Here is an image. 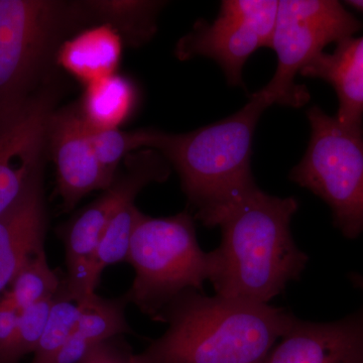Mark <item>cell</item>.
I'll return each instance as SVG.
<instances>
[{"mask_svg":"<svg viewBox=\"0 0 363 363\" xmlns=\"http://www.w3.org/2000/svg\"><path fill=\"white\" fill-rule=\"evenodd\" d=\"M81 310L80 303L57 293L44 334L30 363H52L75 330Z\"/></svg>","mask_w":363,"mask_h":363,"instance_id":"cell-22","label":"cell"},{"mask_svg":"<svg viewBox=\"0 0 363 363\" xmlns=\"http://www.w3.org/2000/svg\"><path fill=\"white\" fill-rule=\"evenodd\" d=\"M52 302L54 298H48L20 311L16 335L6 363H18L26 355L33 354L44 334Z\"/></svg>","mask_w":363,"mask_h":363,"instance_id":"cell-23","label":"cell"},{"mask_svg":"<svg viewBox=\"0 0 363 363\" xmlns=\"http://www.w3.org/2000/svg\"><path fill=\"white\" fill-rule=\"evenodd\" d=\"M47 147L56 167L57 192L63 211L70 212L93 191L111 187L79 104L52 111L48 124Z\"/></svg>","mask_w":363,"mask_h":363,"instance_id":"cell-11","label":"cell"},{"mask_svg":"<svg viewBox=\"0 0 363 363\" xmlns=\"http://www.w3.org/2000/svg\"><path fill=\"white\" fill-rule=\"evenodd\" d=\"M295 197L257 188L222 217L221 243L212 250L211 281L216 295L269 304L298 281L309 257L296 245L291 222Z\"/></svg>","mask_w":363,"mask_h":363,"instance_id":"cell-2","label":"cell"},{"mask_svg":"<svg viewBox=\"0 0 363 363\" xmlns=\"http://www.w3.org/2000/svg\"><path fill=\"white\" fill-rule=\"evenodd\" d=\"M88 21L111 26L131 45L149 42L157 32V16L164 2L135 0L82 1Z\"/></svg>","mask_w":363,"mask_h":363,"instance_id":"cell-18","label":"cell"},{"mask_svg":"<svg viewBox=\"0 0 363 363\" xmlns=\"http://www.w3.org/2000/svg\"><path fill=\"white\" fill-rule=\"evenodd\" d=\"M47 228L42 176L0 215V298L21 267L45 250Z\"/></svg>","mask_w":363,"mask_h":363,"instance_id":"cell-13","label":"cell"},{"mask_svg":"<svg viewBox=\"0 0 363 363\" xmlns=\"http://www.w3.org/2000/svg\"><path fill=\"white\" fill-rule=\"evenodd\" d=\"M362 23L336 0H283L279 1L278 18L272 49L278 56L274 77L260 92L269 104L304 106L310 93L295 82L296 76L332 43L353 37Z\"/></svg>","mask_w":363,"mask_h":363,"instance_id":"cell-7","label":"cell"},{"mask_svg":"<svg viewBox=\"0 0 363 363\" xmlns=\"http://www.w3.org/2000/svg\"><path fill=\"white\" fill-rule=\"evenodd\" d=\"M54 84L0 109V215L43 176L50 117L56 109Z\"/></svg>","mask_w":363,"mask_h":363,"instance_id":"cell-10","label":"cell"},{"mask_svg":"<svg viewBox=\"0 0 363 363\" xmlns=\"http://www.w3.org/2000/svg\"><path fill=\"white\" fill-rule=\"evenodd\" d=\"M143 214L135 201L128 202L107 224L93 257L91 279L95 290L104 269L128 260L131 238Z\"/></svg>","mask_w":363,"mask_h":363,"instance_id":"cell-20","label":"cell"},{"mask_svg":"<svg viewBox=\"0 0 363 363\" xmlns=\"http://www.w3.org/2000/svg\"><path fill=\"white\" fill-rule=\"evenodd\" d=\"M277 0H224L212 23L202 20L177 43L180 61L206 57L218 64L228 85L245 87L243 68L259 48H271Z\"/></svg>","mask_w":363,"mask_h":363,"instance_id":"cell-9","label":"cell"},{"mask_svg":"<svg viewBox=\"0 0 363 363\" xmlns=\"http://www.w3.org/2000/svg\"><path fill=\"white\" fill-rule=\"evenodd\" d=\"M269 106L259 90L217 123L178 135L162 131L156 150L178 172L194 218L208 228L218 226L233 205L259 188L252 171V140Z\"/></svg>","mask_w":363,"mask_h":363,"instance_id":"cell-3","label":"cell"},{"mask_svg":"<svg viewBox=\"0 0 363 363\" xmlns=\"http://www.w3.org/2000/svg\"><path fill=\"white\" fill-rule=\"evenodd\" d=\"M169 176V162L156 150H140L125 159V172L60 230L65 245L67 274L59 293L80 303L96 294L92 285V262L100 238L114 214L149 184Z\"/></svg>","mask_w":363,"mask_h":363,"instance_id":"cell-8","label":"cell"},{"mask_svg":"<svg viewBox=\"0 0 363 363\" xmlns=\"http://www.w3.org/2000/svg\"><path fill=\"white\" fill-rule=\"evenodd\" d=\"M138 92L130 78L119 74L85 86L79 108L91 130H119L133 116Z\"/></svg>","mask_w":363,"mask_h":363,"instance_id":"cell-17","label":"cell"},{"mask_svg":"<svg viewBox=\"0 0 363 363\" xmlns=\"http://www.w3.org/2000/svg\"><path fill=\"white\" fill-rule=\"evenodd\" d=\"M80 304L82 310L75 330L52 363H78L98 344L131 332L124 295L104 298L94 294Z\"/></svg>","mask_w":363,"mask_h":363,"instance_id":"cell-16","label":"cell"},{"mask_svg":"<svg viewBox=\"0 0 363 363\" xmlns=\"http://www.w3.org/2000/svg\"><path fill=\"white\" fill-rule=\"evenodd\" d=\"M300 74L330 84L338 98L336 119L350 130L363 131V35L337 43L333 52H321Z\"/></svg>","mask_w":363,"mask_h":363,"instance_id":"cell-14","label":"cell"},{"mask_svg":"<svg viewBox=\"0 0 363 363\" xmlns=\"http://www.w3.org/2000/svg\"><path fill=\"white\" fill-rule=\"evenodd\" d=\"M133 354L123 336H116L98 344L78 363H131Z\"/></svg>","mask_w":363,"mask_h":363,"instance_id":"cell-24","label":"cell"},{"mask_svg":"<svg viewBox=\"0 0 363 363\" xmlns=\"http://www.w3.org/2000/svg\"><path fill=\"white\" fill-rule=\"evenodd\" d=\"M264 363H363V308L331 322L295 317Z\"/></svg>","mask_w":363,"mask_h":363,"instance_id":"cell-12","label":"cell"},{"mask_svg":"<svg viewBox=\"0 0 363 363\" xmlns=\"http://www.w3.org/2000/svg\"><path fill=\"white\" fill-rule=\"evenodd\" d=\"M88 128V126H87ZM89 130L93 147L105 175L113 183L123 160L143 150H156L161 130L154 128L124 131Z\"/></svg>","mask_w":363,"mask_h":363,"instance_id":"cell-21","label":"cell"},{"mask_svg":"<svg viewBox=\"0 0 363 363\" xmlns=\"http://www.w3.org/2000/svg\"><path fill=\"white\" fill-rule=\"evenodd\" d=\"M345 4L363 14V0H350V1H345Z\"/></svg>","mask_w":363,"mask_h":363,"instance_id":"cell-27","label":"cell"},{"mask_svg":"<svg viewBox=\"0 0 363 363\" xmlns=\"http://www.w3.org/2000/svg\"><path fill=\"white\" fill-rule=\"evenodd\" d=\"M18 314L20 312L13 308L0 302V363H6L16 335Z\"/></svg>","mask_w":363,"mask_h":363,"instance_id":"cell-25","label":"cell"},{"mask_svg":"<svg viewBox=\"0 0 363 363\" xmlns=\"http://www.w3.org/2000/svg\"><path fill=\"white\" fill-rule=\"evenodd\" d=\"M348 278H350V283L352 284V286H354L357 290L362 291L363 293V274H358V272H350L348 274Z\"/></svg>","mask_w":363,"mask_h":363,"instance_id":"cell-26","label":"cell"},{"mask_svg":"<svg viewBox=\"0 0 363 363\" xmlns=\"http://www.w3.org/2000/svg\"><path fill=\"white\" fill-rule=\"evenodd\" d=\"M126 262L135 276L124 297L152 321L180 294L203 292L213 272L212 253L200 247L195 218L188 211L160 218L143 213Z\"/></svg>","mask_w":363,"mask_h":363,"instance_id":"cell-4","label":"cell"},{"mask_svg":"<svg viewBox=\"0 0 363 363\" xmlns=\"http://www.w3.org/2000/svg\"><path fill=\"white\" fill-rule=\"evenodd\" d=\"M311 138L290 180L323 200L347 240L363 234V131L342 125L319 106L307 111Z\"/></svg>","mask_w":363,"mask_h":363,"instance_id":"cell-6","label":"cell"},{"mask_svg":"<svg viewBox=\"0 0 363 363\" xmlns=\"http://www.w3.org/2000/svg\"><path fill=\"white\" fill-rule=\"evenodd\" d=\"M295 317L269 304L185 291L155 318L167 331L131 363H264Z\"/></svg>","mask_w":363,"mask_h":363,"instance_id":"cell-1","label":"cell"},{"mask_svg":"<svg viewBox=\"0 0 363 363\" xmlns=\"http://www.w3.org/2000/svg\"><path fill=\"white\" fill-rule=\"evenodd\" d=\"M62 284L63 279L49 266L44 250L21 267L0 302L20 312L40 301L54 298Z\"/></svg>","mask_w":363,"mask_h":363,"instance_id":"cell-19","label":"cell"},{"mask_svg":"<svg viewBox=\"0 0 363 363\" xmlns=\"http://www.w3.org/2000/svg\"><path fill=\"white\" fill-rule=\"evenodd\" d=\"M86 21L81 1L0 0V109L51 84L60 45Z\"/></svg>","mask_w":363,"mask_h":363,"instance_id":"cell-5","label":"cell"},{"mask_svg":"<svg viewBox=\"0 0 363 363\" xmlns=\"http://www.w3.org/2000/svg\"><path fill=\"white\" fill-rule=\"evenodd\" d=\"M123 40L111 26L98 23L64 40L56 64L85 86L116 74Z\"/></svg>","mask_w":363,"mask_h":363,"instance_id":"cell-15","label":"cell"}]
</instances>
